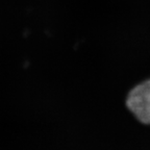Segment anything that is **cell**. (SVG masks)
I'll use <instances>...</instances> for the list:
<instances>
[{
  "label": "cell",
  "mask_w": 150,
  "mask_h": 150,
  "mask_svg": "<svg viewBox=\"0 0 150 150\" xmlns=\"http://www.w3.org/2000/svg\"><path fill=\"white\" fill-rule=\"evenodd\" d=\"M126 106L144 124H150V78L140 82L129 91Z\"/></svg>",
  "instance_id": "1"
}]
</instances>
